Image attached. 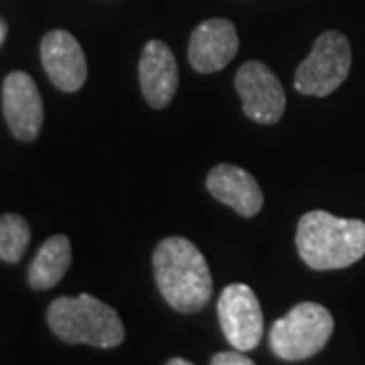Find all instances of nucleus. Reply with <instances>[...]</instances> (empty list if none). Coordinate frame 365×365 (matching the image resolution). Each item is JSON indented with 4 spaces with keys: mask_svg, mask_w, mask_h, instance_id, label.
<instances>
[{
    "mask_svg": "<svg viewBox=\"0 0 365 365\" xmlns=\"http://www.w3.org/2000/svg\"><path fill=\"white\" fill-rule=\"evenodd\" d=\"M158 290L175 311L197 313L213 294V278L203 254L185 237L163 240L153 254Z\"/></svg>",
    "mask_w": 365,
    "mask_h": 365,
    "instance_id": "1",
    "label": "nucleus"
},
{
    "mask_svg": "<svg viewBox=\"0 0 365 365\" xmlns=\"http://www.w3.org/2000/svg\"><path fill=\"white\" fill-rule=\"evenodd\" d=\"M300 258L313 270H341L365 256V222L343 220L314 209L300 217L297 230Z\"/></svg>",
    "mask_w": 365,
    "mask_h": 365,
    "instance_id": "2",
    "label": "nucleus"
},
{
    "mask_svg": "<svg viewBox=\"0 0 365 365\" xmlns=\"http://www.w3.org/2000/svg\"><path fill=\"white\" fill-rule=\"evenodd\" d=\"M47 323L69 345L112 349L124 341V325L116 311L91 294L55 299L47 309Z\"/></svg>",
    "mask_w": 365,
    "mask_h": 365,
    "instance_id": "3",
    "label": "nucleus"
},
{
    "mask_svg": "<svg viewBox=\"0 0 365 365\" xmlns=\"http://www.w3.org/2000/svg\"><path fill=\"white\" fill-rule=\"evenodd\" d=\"M333 314L319 302H300L278 319L270 331V347L284 361H302L321 351L333 335Z\"/></svg>",
    "mask_w": 365,
    "mask_h": 365,
    "instance_id": "4",
    "label": "nucleus"
},
{
    "mask_svg": "<svg viewBox=\"0 0 365 365\" xmlns=\"http://www.w3.org/2000/svg\"><path fill=\"white\" fill-rule=\"evenodd\" d=\"M351 71V45L339 31H325L314 41L313 51L294 76V88L302 96L323 98L339 88Z\"/></svg>",
    "mask_w": 365,
    "mask_h": 365,
    "instance_id": "5",
    "label": "nucleus"
},
{
    "mask_svg": "<svg viewBox=\"0 0 365 365\" xmlns=\"http://www.w3.org/2000/svg\"><path fill=\"white\" fill-rule=\"evenodd\" d=\"M217 314L223 335L240 351L258 347L264 333V314L258 297L246 284H230L217 300Z\"/></svg>",
    "mask_w": 365,
    "mask_h": 365,
    "instance_id": "6",
    "label": "nucleus"
},
{
    "mask_svg": "<svg viewBox=\"0 0 365 365\" xmlns=\"http://www.w3.org/2000/svg\"><path fill=\"white\" fill-rule=\"evenodd\" d=\"M235 90L242 98L244 114L258 124H276L287 108L282 83L260 61H248L235 73Z\"/></svg>",
    "mask_w": 365,
    "mask_h": 365,
    "instance_id": "7",
    "label": "nucleus"
},
{
    "mask_svg": "<svg viewBox=\"0 0 365 365\" xmlns=\"http://www.w3.org/2000/svg\"><path fill=\"white\" fill-rule=\"evenodd\" d=\"M2 112L19 140H35L43 126V100L39 88L25 71H13L2 86Z\"/></svg>",
    "mask_w": 365,
    "mask_h": 365,
    "instance_id": "8",
    "label": "nucleus"
},
{
    "mask_svg": "<svg viewBox=\"0 0 365 365\" xmlns=\"http://www.w3.org/2000/svg\"><path fill=\"white\" fill-rule=\"evenodd\" d=\"M41 61L57 90L78 91L88 79V63L78 39L67 31H51L41 41Z\"/></svg>",
    "mask_w": 365,
    "mask_h": 365,
    "instance_id": "9",
    "label": "nucleus"
},
{
    "mask_svg": "<svg viewBox=\"0 0 365 365\" xmlns=\"http://www.w3.org/2000/svg\"><path fill=\"white\" fill-rule=\"evenodd\" d=\"M240 41L234 23L209 19L197 26L189 41V61L199 73H213L227 66L237 53Z\"/></svg>",
    "mask_w": 365,
    "mask_h": 365,
    "instance_id": "10",
    "label": "nucleus"
},
{
    "mask_svg": "<svg viewBox=\"0 0 365 365\" xmlns=\"http://www.w3.org/2000/svg\"><path fill=\"white\" fill-rule=\"evenodd\" d=\"M138 73L144 100L153 108L169 106L179 88V69L167 43L155 39L144 45Z\"/></svg>",
    "mask_w": 365,
    "mask_h": 365,
    "instance_id": "11",
    "label": "nucleus"
},
{
    "mask_svg": "<svg viewBox=\"0 0 365 365\" xmlns=\"http://www.w3.org/2000/svg\"><path fill=\"white\" fill-rule=\"evenodd\" d=\"M207 189L217 201L225 203L244 217L256 215L264 205L258 181L248 170L235 165H217L209 170Z\"/></svg>",
    "mask_w": 365,
    "mask_h": 365,
    "instance_id": "12",
    "label": "nucleus"
},
{
    "mask_svg": "<svg viewBox=\"0 0 365 365\" xmlns=\"http://www.w3.org/2000/svg\"><path fill=\"white\" fill-rule=\"evenodd\" d=\"M71 244L67 235H53L37 252L29 266V284L35 290L53 288L69 270Z\"/></svg>",
    "mask_w": 365,
    "mask_h": 365,
    "instance_id": "13",
    "label": "nucleus"
},
{
    "mask_svg": "<svg viewBox=\"0 0 365 365\" xmlns=\"http://www.w3.org/2000/svg\"><path fill=\"white\" fill-rule=\"evenodd\" d=\"M31 242V227L25 217L6 213L0 217V260L16 264L25 256Z\"/></svg>",
    "mask_w": 365,
    "mask_h": 365,
    "instance_id": "14",
    "label": "nucleus"
},
{
    "mask_svg": "<svg viewBox=\"0 0 365 365\" xmlns=\"http://www.w3.org/2000/svg\"><path fill=\"white\" fill-rule=\"evenodd\" d=\"M254 361L246 357V351H240V349H235V351H222V353H215L213 357H211V365H252Z\"/></svg>",
    "mask_w": 365,
    "mask_h": 365,
    "instance_id": "15",
    "label": "nucleus"
},
{
    "mask_svg": "<svg viewBox=\"0 0 365 365\" xmlns=\"http://www.w3.org/2000/svg\"><path fill=\"white\" fill-rule=\"evenodd\" d=\"M6 33H9V29H6V23L0 19V47H2V43L6 39Z\"/></svg>",
    "mask_w": 365,
    "mask_h": 365,
    "instance_id": "16",
    "label": "nucleus"
},
{
    "mask_svg": "<svg viewBox=\"0 0 365 365\" xmlns=\"http://www.w3.org/2000/svg\"><path fill=\"white\" fill-rule=\"evenodd\" d=\"M191 361H187V359H181V357H177V359H170L169 365H189Z\"/></svg>",
    "mask_w": 365,
    "mask_h": 365,
    "instance_id": "17",
    "label": "nucleus"
}]
</instances>
